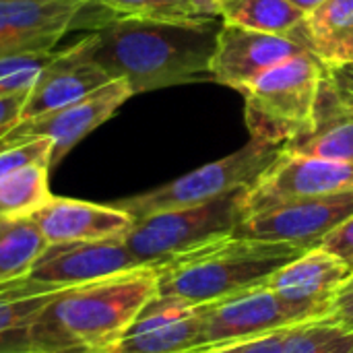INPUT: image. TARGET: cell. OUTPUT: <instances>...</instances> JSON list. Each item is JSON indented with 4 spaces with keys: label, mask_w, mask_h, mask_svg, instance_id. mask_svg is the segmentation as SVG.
Masks as SVG:
<instances>
[{
    "label": "cell",
    "mask_w": 353,
    "mask_h": 353,
    "mask_svg": "<svg viewBox=\"0 0 353 353\" xmlns=\"http://www.w3.org/2000/svg\"><path fill=\"white\" fill-rule=\"evenodd\" d=\"M217 6L223 23L285 37L304 21V12L288 0H221Z\"/></svg>",
    "instance_id": "44dd1931"
},
{
    "label": "cell",
    "mask_w": 353,
    "mask_h": 353,
    "mask_svg": "<svg viewBox=\"0 0 353 353\" xmlns=\"http://www.w3.org/2000/svg\"><path fill=\"white\" fill-rule=\"evenodd\" d=\"M141 265L124 244V238L93 242H60L48 244L33 263L29 277L41 283L72 288L108 279L112 275L132 271Z\"/></svg>",
    "instance_id": "7c38bea8"
},
{
    "label": "cell",
    "mask_w": 353,
    "mask_h": 353,
    "mask_svg": "<svg viewBox=\"0 0 353 353\" xmlns=\"http://www.w3.org/2000/svg\"><path fill=\"white\" fill-rule=\"evenodd\" d=\"M283 353H353V329H345L329 314L306 321L294 329Z\"/></svg>",
    "instance_id": "d4e9b609"
},
{
    "label": "cell",
    "mask_w": 353,
    "mask_h": 353,
    "mask_svg": "<svg viewBox=\"0 0 353 353\" xmlns=\"http://www.w3.org/2000/svg\"><path fill=\"white\" fill-rule=\"evenodd\" d=\"M352 215L353 190H345L252 213L238 225L236 236L314 248Z\"/></svg>",
    "instance_id": "8fae6325"
},
{
    "label": "cell",
    "mask_w": 353,
    "mask_h": 353,
    "mask_svg": "<svg viewBox=\"0 0 353 353\" xmlns=\"http://www.w3.org/2000/svg\"><path fill=\"white\" fill-rule=\"evenodd\" d=\"M48 163L52 168V141L50 139H29L0 149V178L31 165Z\"/></svg>",
    "instance_id": "4316f807"
},
{
    "label": "cell",
    "mask_w": 353,
    "mask_h": 353,
    "mask_svg": "<svg viewBox=\"0 0 353 353\" xmlns=\"http://www.w3.org/2000/svg\"><path fill=\"white\" fill-rule=\"evenodd\" d=\"M134 93L126 81L114 79L93 91L91 95L64 105L56 112L25 120L14 124L6 134L0 137V149L29 139H50L52 141V168L58 165L64 155L91 130L101 126L114 116V112L130 99Z\"/></svg>",
    "instance_id": "30bf717a"
},
{
    "label": "cell",
    "mask_w": 353,
    "mask_h": 353,
    "mask_svg": "<svg viewBox=\"0 0 353 353\" xmlns=\"http://www.w3.org/2000/svg\"><path fill=\"white\" fill-rule=\"evenodd\" d=\"M110 81L114 79H110L99 66L81 58L74 46L66 50H58L54 58L39 72L35 85L29 89L21 108L19 122L70 105L91 95L93 91H97Z\"/></svg>",
    "instance_id": "2e32d148"
},
{
    "label": "cell",
    "mask_w": 353,
    "mask_h": 353,
    "mask_svg": "<svg viewBox=\"0 0 353 353\" xmlns=\"http://www.w3.org/2000/svg\"><path fill=\"white\" fill-rule=\"evenodd\" d=\"M347 290H353V273L347 277V279H345V283L341 285V290H339V292H347Z\"/></svg>",
    "instance_id": "836d02e7"
},
{
    "label": "cell",
    "mask_w": 353,
    "mask_h": 353,
    "mask_svg": "<svg viewBox=\"0 0 353 353\" xmlns=\"http://www.w3.org/2000/svg\"><path fill=\"white\" fill-rule=\"evenodd\" d=\"M211 2H213V4H219L221 0H211ZM217 8H219V6H217Z\"/></svg>",
    "instance_id": "e575fe53"
},
{
    "label": "cell",
    "mask_w": 353,
    "mask_h": 353,
    "mask_svg": "<svg viewBox=\"0 0 353 353\" xmlns=\"http://www.w3.org/2000/svg\"><path fill=\"white\" fill-rule=\"evenodd\" d=\"M329 316L335 319L337 323H341L345 329H353V290L335 294V298L331 302Z\"/></svg>",
    "instance_id": "f546056e"
},
{
    "label": "cell",
    "mask_w": 353,
    "mask_h": 353,
    "mask_svg": "<svg viewBox=\"0 0 353 353\" xmlns=\"http://www.w3.org/2000/svg\"><path fill=\"white\" fill-rule=\"evenodd\" d=\"M327 66H339L345 62H353V29L325 56L323 60Z\"/></svg>",
    "instance_id": "4dcf8cb0"
},
{
    "label": "cell",
    "mask_w": 353,
    "mask_h": 353,
    "mask_svg": "<svg viewBox=\"0 0 353 353\" xmlns=\"http://www.w3.org/2000/svg\"><path fill=\"white\" fill-rule=\"evenodd\" d=\"M345 190H353V163L302 155L281 147L275 161L246 186V217L285 203Z\"/></svg>",
    "instance_id": "9c48e42d"
},
{
    "label": "cell",
    "mask_w": 353,
    "mask_h": 353,
    "mask_svg": "<svg viewBox=\"0 0 353 353\" xmlns=\"http://www.w3.org/2000/svg\"><path fill=\"white\" fill-rule=\"evenodd\" d=\"M157 294V267L64 288L35 319L31 352L110 353Z\"/></svg>",
    "instance_id": "7a4b0ae2"
},
{
    "label": "cell",
    "mask_w": 353,
    "mask_h": 353,
    "mask_svg": "<svg viewBox=\"0 0 353 353\" xmlns=\"http://www.w3.org/2000/svg\"><path fill=\"white\" fill-rule=\"evenodd\" d=\"M48 242L33 219H0V283L29 275Z\"/></svg>",
    "instance_id": "603a6c76"
},
{
    "label": "cell",
    "mask_w": 353,
    "mask_h": 353,
    "mask_svg": "<svg viewBox=\"0 0 353 353\" xmlns=\"http://www.w3.org/2000/svg\"><path fill=\"white\" fill-rule=\"evenodd\" d=\"M325 72V62L310 52H300L242 87L250 139L283 147L304 137L314 122Z\"/></svg>",
    "instance_id": "277c9868"
},
{
    "label": "cell",
    "mask_w": 353,
    "mask_h": 353,
    "mask_svg": "<svg viewBox=\"0 0 353 353\" xmlns=\"http://www.w3.org/2000/svg\"><path fill=\"white\" fill-rule=\"evenodd\" d=\"M64 288L25 275L0 283V353L31 352V327Z\"/></svg>",
    "instance_id": "d6986e66"
},
{
    "label": "cell",
    "mask_w": 353,
    "mask_h": 353,
    "mask_svg": "<svg viewBox=\"0 0 353 353\" xmlns=\"http://www.w3.org/2000/svg\"><path fill=\"white\" fill-rule=\"evenodd\" d=\"M50 165L31 163L0 178V219H29L50 199Z\"/></svg>",
    "instance_id": "7402d4cb"
},
{
    "label": "cell",
    "mask_w": 353,
    "mask_h": 353,
    "mask_svg": "<svg viewBox=\"0 0 353 353\" xmlns=\"http://www.w3.org/2000/svg\"><path fill=\"white\" fill-rule=\"evenodd\" d=\"M112 17L97 0H0V58L52 52L68 31H93Z\"/></svg>",
    "instance_id": "52a82bcc"
},
{
    "label": "cell",
    "mask_w": 353,
    "mask_h": 353,
    "mask_svg": "<svg viewBox=\"0 0 353 353\" xmlns=\"http://www.w3.org/2000/svg\"><path fill=\"white\" fill-rule=\"evenodd\" d=\"M288 2H290V4H294L296 8H300V10L306 14V12L314 10V8H316V6H319L323 0H288Z\"/></svg>",
    "instance_id": "d6a6232c"
},
{
    "label": "cell",
    "mask_w": 353,
    "mask_h": 353,
    "mask_svg": "<svg viewBox=\"0 0 353 353\" xmlns=\"http://www.w3.org/2000/svg\"><path fill=\"white\" fill-rule=\"evenodd\" d=\"M352 29L353 0H323L314 10L304 14V21L290 39L323 62Z\"/></svg>",
    "instance_id": "ffe728a7"
},
{
    "label": "cell",
    "mask_w": 353,
    "mask_h": 353,
    "mask_svg": "<svg viewBox=\"0 0 353 353\" xmlns=\"http://www.w3.org/2000/svg\"><path fill=\"white\" fill-rule=\"evenodd\" d=\"M221 19L165 21L116 14L89 31L74 50L132 93L211 79Z\"/></svg>",
    "instance_id": "6da1fadb"
},
{
    "label": "cell",
    "mask_w": 353,
    "mask_h": 353,
    "mask_svg": "<svg viewBox=\"0 0 353 353\" xmlns=\"http://www.w3.org/2000/svg\"><path fill=\"white\" fill-rule=\"evenodd\" d=\"M283 147L302 155L353 163V99L335 83L329 68L321 83L312 128Z\"/></svg>",
    "instance_id": "e0dca14e"
},
{
    "label": "cell",
    "mask_w": 353,
    "mask_h": 353,
    "mask_svg": "<svg viewBox=\"0 0 353 353\" xmlns=\"http://www.w3.org/2000/svg\"><path fill=\"white\" fill-rule=\"evenodd\" d=\"M302 325V323H300ZM298 325L285 327L279 331L250 335V337H236V339H221L213 343H201L180 353H283V347Z\"/></svg>",
    "instance_id": "484cf974"
},
{
    "label": "cell",
    "mask_w": 353,
    "mask_h": 353,
    "mask_svg": "<svg viewBox=\"0 0 353 353\" xmlns=\"http://www.w3.org/2000/svg\"><path fill=\"white\" fill-rule=\"evenodd\" d=\"M321 248L339 256L353 273V215L323 238Z\"/></svg>",
    "instance_id": "83f0119b"
},
{
    "label": "cell",
    "mask_w": 353,
    "mask_h": 353,
    "mask_svg": "<svg viewBox=\"0 0 353 353\" xmlns=\"http://www.w3.org/2000/svg\"><path fill=\"white\" fill-rule=\"evenodd\" d=\"M31 219L48 244L124 238L134 225V217L116 205H95L64 196H52Z\"/></svg>",
    "instance_id": "9a60e30c"
},
{
    "label": "cell",
    "mask_w": 353,
    "mask_h": 353,
    "mask_svg": "<svg viewBox=\"0 0 353 353\" xmlns=\"http://www.w3.org/2000/svg\"><path fill=\"white\" fill-rule=\"evenodd\" d=\"M300 52L306 50L285 35L263 33L221 21L211 58V79L240 91L269 68Z\"/></svg>",
    "instance_id": "4fadbf2b"
},
{
    "label": "cell",
    "mask_w": 353,
    "mask_h": 353,
    "mask_svg": "<svg viewBox=\"0 0 353 353\" xmlns=\"http://www.w3.org/2000/svg\"><path fill=\"white\" fill-rule=\"evenodd\" d=\"M25 97H27V93L0 97V137L6 134L19 122V116H21V108H23Z\"/></svg>",
    "instance_id": "f1b7e54d"
},
{
    "label": "cell",
    "mask_w": 353,
    "mask_h": 353,
    "mask_svg": "<svg viewBox=\"0 0 353 353\" xmlns=\"http://www.w3.org/2000/svg\"><path fill=\"white\" fill-rule=\"evenodd\" d=\"M244 192L246 188H240L203 205L137 219L124 236V244L141 265L155 267L207 242L234 236L246 219Z\"/></svg>",
    "instance_id": "5b68a950"
},
{
    "label": "cell",
    "mask_w": 353,
    "mask_h": 353,
    "mask_svg": "<svg viewBox=\"0 0 353 353\" xmlns=\"http://www.w3.org/2000/svg\"><path fill=\"white\" fill-rule=\"evenodd\" d=\"M116 14L165 21H211L221 19L211 0H97Z\"/></svg>",
    "instance_id": "cb8c5ba5"
},
{
    "label": "cell",
    "mask_w": 353,
    "mask_h": 353,
    "mask_svg": "<svg viewBox=\"0 0 353 353\" xmlns=\"http://www.w3.org/2000/svg\"><path fill=\"white\" fill-rule=\"evenodd\" d=\"M329 310L331 304L292 302L263 285L196 306V314L201 319V343L279 331L323 319Z\"/></svg>",
    "instance_id": "ba28073f"
},
{
    "label": "cell",
    "mask_w": 353,
    "mask_h": 353,
    "mask_svg": "<svg viewBox=\"0 0 353 353\" xmlns=\"http://www.w3.org/2000/svg\"><path fill=\"white\" fill-rule=\"evenodd\" d=\"M21 353H39V352H21Z\"/></svg>",
    "instance_id": "d590c367"
},
{
    "label": "cell",
    "mask_w": 353,
    "mask_h": 353,
    "mask_svg": "<svg viewBox=\"0 0 353 353\" xmlns=\"http://www.w3.org/2000/svg\"><path fill=\"white\" fill-rule=\"evenodd\" d=\"M350 275V267L339 256L314 246L265 279L263 288L300 304H331Z\"/></svg>",
    "instance_id": "ac0fdd59"
},
{
    "label": "cell",
    "mask_w": 353,
    "mask_h": 353,
    "mask_svg": "<svg viewBox=\"0 0 353 353\" xmlns=\"http://www.w3.org/2000/svg\"><path fill=\"white\" fill-rule=\"evenodd\" d=\"M201 343L196 306L155 294L110 353H180Z\"/></svg>",
    "instance_id": "5bb4252c"
},
{
    "label": "cell",
    "mask_w": 353,
    "mask_h": 353,
    "mask_svg": "<svg viewBox=\"0 0 353 353\" xmlns=\"http://www.w3.org/2000/svg\"><path fill=\"white\" fill-rule=\"evenodd\" d=\"M335 83L353 99V62H345L339 66H327Z\"/></svg>",
    "instance_id": "1f68e13d"
},
{
    "label": "cell",
    "mask_w": 353,
    "mask_h": 353,
    "mask_svg": "<svg viewBox=\"0 0 353 353\" xmlns=\"http://www.w3.org/2000/svg\"><path fill=\"white\" fill-rule=\"evenodd\" d=\"M306 250L288 242L225 236L155 265L157 294L180 298L192 306L209 304L263 285Z\"/></svg>",
    "instance_id": "3957f363"
},
{
    "label": "cell",
    "mask_w": 353,
    "mask_h": 353,
    "mask_svg": "<svg viewBox=\"0 0 353 353\" xmlns=\"http://www.w3.org/2000/svg\"><path fill=\"white\" fill-rule=\"evenodd\" d=\"M279 151L281 147L250 139V143L236 153H230L194 172H188L163 186L122 199L116 203V207L124 209L137 221L161 211L184 209L215 201L234 190L250 186L275 161Z\"/></svg>",
    "instance_id": "8992f818"
}]
</instances>
